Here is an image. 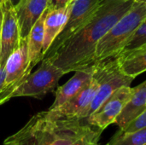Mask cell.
I'll use <instances>...</instances> for the list:
<instances>
[{"label": "cell", "mask_w": 146, "mask_h": 145, "mask_svg": "<svg viewBox=\"0 0 146 145\" xmlns=\"http://www.w3.org/2000/svg\"><path fill=\"white\" fill-rule=\"evenodd\" d=\"M98 79L93 74L92 80L73 98L56 109H48L49 114L54 117L77 118L83 120V115L90 106L98 88Z\"/></svg>", "instance_id": "cell-9"}, {"label": "cell", "mask_w": 146, "mask_h": 145, "mask_svg": "<svg viewBox=\"0 0 146 145\" xmlns=\"http://www.w3.org/2000/svg\"><path fill=\"white\" fill-rule=\"evenodd\" d=\"M97 62L95 76L98 79V91L86 111L83 115V120L88 118L106 101L116 90L122 86H130L133 77L123 73L117 64L115 58Z\"/></svg>", "instance_id": "cell-4"}, {"label": "cell", "mask_w": 146, "mask_h": 145, "mask_svg": "<svg viewBox=\"0 0 146 145\" xmlns=\"http://www.w3.org/2000/svg\"><path fill=\"white\" fill-rule=\"evenodd\" d=\"M146 17V3L135 2L126 13L100 39L96 51L94 63L115 58L129 43Z\"/></svg>", "instance_id": "cell-3"}, {"label": "cell", "mask_w": 146, "mask_h": 145, "mask_svg": "<svg viewBox=\"0 0 146 145\" xmlns=\"http://www.w3.org/2000/svg\"><path fill=\"white\" fill-rule=\"evenodd\" d=\"M3 89L0 94V105L7 102L8 96L31 73L28 61L27 38H21L18 47L9 56L5 64Z\"/></svg>", "instance_id": "cell-7"}, {"label": "cell", "mask_w": 146, "mask_h": 145, "mask_svg": "<svg viewBox=\"0 0 146 145\" xmlns=\"http://www.w3.org/2000/svg\"><path fill=\"white\" fill-rule=\"evenodd\" d=\"M101 132H102L100 130L94 128L90 133L84 136L74 145H94L96 144H98Z\"/></svg>", "instance_id": "cell-19"}, {"label": "cell", "mask_w": 146, "mask_h": 145, "mask_svg": "<svg viewBox=\"0 0 146 145\" xmlns=\"http://www.w3.org/2000/svg\"><path fill=\"white\" fill-rule=\"evenodd\" d=\"M65 73L49 61H41V66L25 79L8 96L7 102L13 97H31L41 99L57 86Z\"/></svg>", "instance_id": "cell-5"}, {"label": "cell", "mask_w": 146, "mask_h": 145, "mask_svg": "<svg viewBox=\"0 0 146 145\" xmlns=\"http://www.w3.org/2000/svg\"><path fill=\"white\" fill-rule=\"evenodd\" d=\"M115 58L123 73L136 78L146 71V44L123 50Z\"/></svg>", "instance_id": "cell-14"}, {"label": "cell", "mask_w": 146, "mask_h": 145, "mask_svg": "<svg viewBox=\"0 0 146 145\" xmlns=\"http://www.w3.org/2000/svg\"><path fill=\"white\" fill-rule=\"evenodd\" d=\"M94 145H99V144H94ZM106 145H110V144H106Z\"/></svg>", "instance_id": "cell-27"}, {"label": "cell", "mask_w": 146, "mask_h": 145, "mask_svg": "<svg viewBox=\"0 0 146 145\" xmlns=\"http://www.w3.org/2000/svg\"><path fill=\"white\" fill-rule=\"evenodd\" d=\"M70 3L71 1L68 5L60 9H50L48 8V12L44 24L43 56L65 26L68 16Z\"/></svg>", "instance_id": "cell-15"}, {"label": "cell", "mask_w": 146, "mask_h": 145, "mask_svg": "<svg viewBox=\"0 0 146 145\" xmlns=\"http://www.w3.org/2000/svg\"><path fill=\"white\" fill-rule=\"evenodd\" d=\"M146 109V80L133 88V94L116 118V124L123 131L131 122L138 118Z\"/></svg>", "instance_id": "cell-13"}, {"label": "cell", "mask_w": 146, "mask_h": 145, "mask_svg": "<svg viewBox=\"0 0 146 145\" xmlns=\"http://www.w3.org/2000/svg\"><path fill=\"white\" fill-rule=\"evenodd\" d=\"M146 127V109L133 122H131L124 130V132H132L134 131H138L139 129Z\"/></svg>", "instance_id": "cell-20"}, {"label": "cell", "mask_w": 146, "mask_h": 145, "mask_svg": "<svg viewBox=\"0 0 146 145\" xmlns=\"http://www.w3.org/2000/svg\"><path fill=\"white\" fill-rule=\"evenodd\" d=\"M135 2H138V3H146V0H134Z\"/></svg>", "instance_id": "cell-25"}, {"label": "cell", "mask_w": 146, "mask_h": 145, "mask_svg": "<svg viewBox=\"0 0 146 145\" xmlns=\"http://www.w3.org/2000/svg\"><path fill=\"white\" fill-rule=\"evenodd\" d=\"M48 9L32 27L27 37L28 61L31 69L40 62L43 59V43H44V24Z\"/></svg>", "instance_id": "cell-16"}, {"label": "cell", "mask_w": 146, "mask_h": 145, "mask_svg": "<svg viewBox=\"0 0 146 145\" xmlns=\"http://www.w3.org/2000/svg\"><path fill=\"white\" fill-rule=\"evenodd\" d=\"M110 145H146V127L132 132L120 130L109 143Z\"/></svg>", "instance_id": "cell-17"}, {"label": "cell", "mask_w": 146, "mask_h": 145, "mask_svg": "<svg viewBox=\"0 0 146 145\" xmlns=\"http://www.w3.org/2000/svg\"><path fill=\"white\" fill-rule=\"evenodd\" d=\"M144 44H146V17L124 50L133 49Z\"/></svg>", "instance_id": "cell-18"}, {"label": "cell", "mask_w": 146, "mask_h": 145, "mask_svg": "<svg viewBox=\"0 0 146 145\" xmlns=\"http://www.w3.org/2000/svg\"><path fill=\"white\" fill-rule=\"evenodd\" d=\"M3 3H4V0H0V7L3 5Z\"/></svg>", "instance_id": "cell-26"}, {"label": "cell", "mask_w": 146, "mask_h": 145, "mask_svg": "<svg viewBox=\"0 0 146 145\" xmlns=\"http://www.w3.org/2000/svg\"><path fill=\"white\" fill-rule=\"evenodd\" d=\"M134 0H101L90 20L68 39L49 61L65 74L94 63L100 39L134 4Z\"/></svg>", "instance_id": "cell-1"}, {"label": "cell", "mask_w": 146, "mask_h": 145, "mask_svg": "<svg viewBox=\"0 0 146 145\" xmlns=\"http://www.w3.org/2000/svg\"><path fill=\"white\" fill-rule=\"evenodd\" d=\"M3 24L1 35L0 67H5L6 62L21 42L20 29L14 8L2 6Z\"/></svg>", "instance_id": "cell-10"}, {"label": "cell", "mask_w": 146, "mask_h": 145, "mask_svg": "<svg viewBox=\"0 0 146 145\" xmlns=\"http://www.w3.org/2000/svg\"><path fill=\"white\" fill-rule=\"evenodd\" d=\"M97 63L75 71L74 75L55 92V100L49 109H56L77 95L92 79Z\"/></svg>", "instance_id": "cell-11"}, {"label": "cell", "mask_w": 146, "mask_h": 145, "mask_svg": "<svg viewBox=\"0 0 146 145\" xmlns=\"http://www.w3.org/2000/svg\"><path fill=\"white\" fill-rule=\"evenodd\" d=\"M94 127L84 120L54 117L47 110L34 115L23 127L5 138L4 145H74Z\"/></svg>", "instance_id": "cell-2"}, {"label": "cell", "mask_w": 146, "mask_h": 145, "mask_svg": "<svg viewBox=\"0 0 146 145\" xmlns=\"http://www.w3.org/2000/svg\"><path fill=\"white\" fill-rule=\"evenodd\" d=\"M71 0H50L49 9H60L63 8L66 5L69 3Z\"/></svg>", "instance_id": "cell-21"}, {"label": "cell", "mask_w": 146, "mask_h": 145, "mask_svg": "<svg viewBox=\"0 0 146 145\" xmlns=\"http://www.w3.org/2000/svg\"><path fill=\"white\" fill-rule=\"evenodd\" d=\"M2 24H3V8L0 7V50H1V35H2Z\"/></svg>", "instance_id": "cell-24"}, {"label": "cell", "mask_w": 146, "mask_h": 145, "mask_svg": "<svg viewBox=\"0 0 146 145\" xmlns=\"http://www.w3.org/2000/svg\"><path fill=\"white\" fill-rule=\"evenodd\" d=\"M100 2L101 0H71L67 22L44 53L42 60L54 55L68 39L78 32L95 13Z\"/></svg>", "instance_id": "cell-6"}, {"label": "cell", "mask_w": 146, "mask_h": 145, "mask_svg": "<svg viewBox=\"0 0 146 145\" xmlns=\"http://www.w3.org/2000/svg\"><path fill=\"white\" fill-rule=\"evenodd\" d=\"M50 0H22L15 9L21 38H27L29 32L49 8Z\"/></svg>", "instance_id": "cell-12"}, {"label": "cell", "mask_w": 146, "mask_h": 145, "mask_svg": "<svg viewBox=\"0 0 146 145\" xmlns=\"http://www.w3.org/2000/svg\"><path fill=\"white\" fill-rule=\"evenodd\" d=\"M21 1L22 0H4V3H3V6L11 7V8H14L15 9L18 7V5L21 3Z\"/></svg>", "instance_id": "cell-22"}, {"label": "cell", "mask_w": 146, "mask_h": 145, "mask_svg": "<svg viewBox=\"0 0 146 145\" xmlns=\"http://www.w3.org/2000/svg\"><path fill=\"white\" fill-rule=\"evenodd\" d=\"M4 79H5V68L4 67H0V94L3 89Z\"/></svg>", "instance_id": "cell-23"}, {"label": "cell", "mask_w": 146, "mask_h": 145, "mask_svg": "<svg viewBox=\"0 0 146 145\" xmlns=\"http://www.w3.org/2000/svg\"><path fill=\"white\" fill-rule=\"evenodd\" d=\"M133 94V88L122 86L116 90L104 103L88 118L84 120L91 126L103 132L115 122L123 108Z\"/></svg>", "instance_id": "cell-8"}]
</instances>
